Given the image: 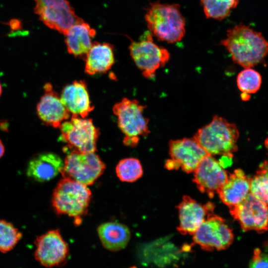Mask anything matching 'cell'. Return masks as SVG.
<instances>
[{
    "instance_id": "4",
    "label": "cell",
    "mask_w": 268,
    "mask_h": 268,
    "mask_svg": "<svg viewBox=\"0 0 268 268\" xmlns=\"http://www.w3.org/2000/svg\"><path fill=\"white\" fill-rule=\"evenodd\" d=\"M91 195L87 185L63 177L53 191L52 206L57 214L73 217L75 224H79L87 212Z\"/></svg>"
},
{
    "instance_id": "28",
    "label": "cell",
    "mask_w": 268,
    "mask_h": 268,
    "mask_svg": "<svg viewBox=\"0 0 268 268\" xmlns=\"http://www.w3.org/2000/svg\"><path fill=\"white\" fill-rule=\"evenodd\" d=\"M249 267L250 268H268V254L262 252L258 248L255 249Z\"/></svg>"
},
{
    "instance_id": "32",
    "label": "cell",
    "mask_w": 268,
    "mask_h": 268,
    "mask_svg": "<svg viewBox=\"0 0 268 268\" xmlns=\"http://www.w3.org/2000/svg\"><path fill=\"white\" fill-rule=\"evenodd\" d=\"M130 268H136L135 267H131Z\"/></svg>"
},
{
    "instance_id": "26",
    "label": "cell",
    "mask_w": 268,
    "mask_h": 268,
    "mask_svg": "<svg viewBox=\"0 0 268 268\" xmlns=\"http://www.w3.org/2000/svg\"><path fill=\"white\" fill-rule=\"evenodd\" d=\"M262 84V77L256 70L245 68L237 77V84L243 94H253L257 92Z\"/></svg>"
},
{
    "instance_id": "9",
    "label": "cell",
    "mask_w": 268,
    "mask_h": 268,
    "mask_svg": "<svg viewBox=\"0 0 268 268\" xmlns=\"http://www.w3.org/2000/svg\"><path fill=\"white\" fill-rule=\"evenodd\" d=\"M34 12L49 28L65 35L73 24L83 20L67 0H33Z\"/></svg>"
},
{
    "instance_id": "3",
    "label": "cell",
    "mask_w": 268,
    "mask_h": 268,
    "mask_svg": "<svg viewBox=\"0 0 268 268\" xmlns=\"http://www.w3.org/2000/svg\"><path fill=\"white\" fill-rule=\"evenodd\" d=\"M239 135L235 124L215 115L211 122L200 129L193 137L208 155L233 156L238 149Z\"/></svg>"
},
{
    "instance_id": "18",
    "label": "cell",
    "mask_w": 268,
    "mask_h": 268,
    "mask_svg": "<svg viewBox=\"0 0 268 268\" xmlns=\"http://www.w3.org/2000/svg\"><path fill=\"white\" fill-rule=\"evenodd\" d=\"M64 162L57 154L44 152L35 156L28 163L26 174L38 182L48 181L61 173Z\"/></svg>"
},
{
    "instance_id": "8",
    "label": "cell",
    "mask_w": 268,
    "mask_h": 268,
    "mask_svg": "<svg viewBox=\"0 0 268 268\" xmlns=\"http://www.w3.org/2000/svg\"><path fill=\"white\" fill-rule=\"evenodd\" d=\"M105 165L95 152L69 151L61 172L63 178L74 180L87 186L93 184L103 173Z\"/></svg>"
},
{
    "instance_id": "22",
    "label": "cell",
    "mask_w": 268,
    "mask_h": 268,
    "mask_svg": "<svg viewBox=\"0 0 268 268\" xmlns=\"http://www.w3.org/2000/svg\"><path fill=\"white\" fill-rule=\"evenodd\" d=\"M97 232L103 246L111 251H118L125 248L131 238L129 228L117 222L102 223L97 228Z\"/></svg>"
},
{
    "instance_id": "25",
    "label": "cell",
    "mask_w": 268,
    "mask_h": 268,
    "mask_svg": "<svg viewBox=\"0 0 268 268\" xmlns=\"http://www.w3.org/2000/svg\"><path fill=\"white\" fill-rule=\"evenodd\" d=\"M22 237V233L12 223L0 220V252L5 253L11 251Z\"/></svg>"
},
{
    "instance_id": "17",
    "label": "cell",
    "mask_w": 268,
    "mask_h": 268,
    "mask_svg": "<svg viewBox=\"0 0 268 268\" xmlns=\"http://www.w3.org/2000/svg\"><path fill=\"white\" fill-rule=\"evenodd\" d=\"M60 98L72 115L85 118L94 108L90 100L87 83L83 80H75L65 86Z\"/></svg>"
},
{
    "instance_id": "27",
    "label": "cell",
    "mask_w": 268,
    "mask_h": 268,
    "mask_svg": "<svg viewBox=\"0 0 268 268\" xmlns=\"http://www.w3.org/2000/svg\"><path fill=\"white\" fill-rule=\"evenodd\" d=\"M250 191L268 206V176L257 172V174L250 178Z\"/></svg>"
},
{
    "instance_id": "31",
    "label": "cell",
    "mask_w": 268,
    "mask_h": 268,
    "mask_svg": "<svg viewBox=\"0 0 268 268\" xmlns=\"http://www.w3.org/2000/svg\"><path fill=\"white\" fill-rule=\"evenodd\" d=\"M1 92H2V89H1V84L0 83V96L1 94Z\"/></svg>"
},
{
    "instance_id": "7",
    "label": "cell",
    "mask_w": 268,
    "mask_h": 268,
    "mask_svg": "<svg viewBox=\"0 0 268 268\" xmlns=\"http://www.w3.org/2000/svg\"><path fill=\"white\" fill-rule=\"evenodd\" d=\"M129 49L136 66L147 78L154 77L156 70L170 59L168 51L154 43L150 32H145L138 41H132Z\"/></svg>"
},
{
    "instance_id": "24",
    "label": "cell",
    "mask_w": 268,
    "mask_h": 268,
    "mask_svg": "<svg viewBox=\"0 0 268 268\" xmlns=\"http://www.w3.org/2000/svg\"><path fill=\"white\" fill-rule=\"evenodd\" d=\"M116 173L121 181L132 183L141 177L143 169L139 160L135 158H127L119 162L116 167Z\"/></svg>"
},
{
    "instance_id": "21",
    "label": "cell",
    "mask_w": 268,
    "mask_h": 268,
    "mask_svg": "<svg viewBox=\"0 0 268 268\" xmlns=\"http://www.w3.org/2000/svg\"><path fill=\"white\" fill-rule=\"evenodd\" d=\"M84 60L87 74L105 73L115 63L114 46L108 43L94 42Z\"/></svg>"
},
{
    "instance_id": "15",
    "label": "cell",
    "mask_w": 268,
    "mask_h": 268,
    "mask_svg": "<svg viewBox=\"0 0 268 268\" xmlns=\"http://www.w3.org/2000/svg\"><path fill=\"white\" fill-rule=\"evenodd\" d=\"M177 208L179 218L178 231L182 234L193 235L208 214L213 212L214 205L210 202L202 204L184 196Z\"/></svg>"
},
{
    "instance_id": "19",
    "label": "cell",
    "mask_w": 268,
    "mask_h": 268,
    "mask_svg": "<svg viewBox=\"0 0 268 268\" xmlns=\"http://www.w3.org/2000/svg\"><path fill=\"white\" fill-rule=\"evenodd\" d=\"M250 178L240 169L228 175L217 194L221 201L230 208L243 201L250 193Z\"/></svg>"
},
{
    "instance_id": "20",
    "label": "cell",
    "mask_w": 268,
    "mask_h": 268,
    "mask_svg": "<svg viewBox=\"0 0 268 268\" xmlns=\"http://www.w3.org/2000/svg\"><path fill=\"white\" fill-rule=\"evenodd\" d=\"M95 35V29L83 20L73 24L64 35L68 53L75 57L84 59L93 44L92 39Z\"/></svg>"
},
{
    "instance_id": "6",
    "label": "cell",
    "mask_w": 268,
    "mask_h": 268,
    "mask_svg": "<svg viewBox=\"0 0 268 268\" xmlns=\"http://www.w3.org/2000/svg\"><path fill=\"white\" fill-rule=\"evenodd\" d=\"M59 128L61 140L67 143L66 150L82 153L96 151L99 130L91 119L72 115L70 120L63 122Z\"/></svg>"
},
{
    "instance_id": "11",
    "label": "cell",
    "mask_w": 268,
    "mask_h": 268,
    "mask_svg": "<svg viewBox=\"0 0 268 268\" xmlns=\"http://www.w3.org/2000/svg\"><path fill=\"white\" fill-rule=\"evenodd\" d=\"M34 243V257L41 265L47 268L63 266L67 261L69 250L60 230H51L37 237Z\"/></svg>"
},
{
    "instance_id": "5",
    "label": "cell",
    "mask_w": 268,
    "mask_h": 268,
    "mask_svg": "<svg viewBox=\"0 0 268 268\" xmlns=\"http://www.w3.org/2000/svg\"><path fill=\"white\" fill-rule=\"evenodd\" d=\"M145 108L138 101L127 98L114 105L113 112L117 118L119 129L124 134L123 142L126 145L136 146L141 136H146L150 133L148 119L143 115Z\"/></svg>"
},
{
    "instance_id": "16",
    "label": "cell",
    "mask_w": 268,
    "mask_h": 268,
    "mask_svg": "<svg viewBox=\"0 0 268 268\" xmlns=\"http://www.w3.org/2000/svg\"><path fill=\"white\" fill-rule=\"evenodd\" d=\"M44 89V93L37 105V114L45 124L60 128L61 124L69 118L70 113L50 83L45 84Z\"/></svg>"
},
{
    "instance_id": "13",
    "label": "cell",
    "mask_w": 268,
    "mask_h": 268,
    "mask_svg": "<svg viewBox=\"0 0 268 268\" xmlns=\"http://www.w3.org/2000/svg\"><path fill=\"white\" fill-rule=\"evenodd\" d=\"M229 210L244 231L263 233L268 230V206L251 193Z\"/></svg>"
},
{
    "instance_id": "10",
    "label": "cell",
    "mask_w": 268,
    "mask_h": 268,
    "mask_svg": "<svg viewBox=\"0 0 268 268\" xmlns=\"http://www.w3.org/2000/svg\"><path fill=\"white\" fill-rule=\"evenodd\" d=\"M193 240L206 251L221 250L232 243L234 235L225 220L212 212L194 233Z\"/></svg>"
},
{
    "instance_id": "14",
    "label": "cell",
    "mask_w": 268,
    "mask_h": 268,
    "mask_svg": "<svg viewBox=\"0 0 268 268\" xmlns=\"http://www.w3.org/2000/svg\"><path fill=\"white\" fill-rule=\"evenodd\" d=\"M193 181L201 193L212 198L227 180L228 174L218 160L207 154L194 172Z\"/></svg>"
},
{
    "instance_id": "1",
    "label": "cell",
    "mask_w": 268,
    "mask_h": 268,
    "mask_svg": "<svg viewBox=\"0 0 268 268\" xmlns=\"http://www.w3.org/2000/svg\"><path fill=\"white\" fill-rule=\"evenodd\" d=\"M220 44L230 54L233 62L244 68L261 63L268 54V42L261 32L243 24L227 31Z\"/></svg>"
},
{
    "instance_id": "23",
    "label": "cell",
    "mask_w": 268,
    "mask_h": 268,
    "mask_svg": "<svg viewBox=\"0 0 268 268\" xmlns=\"http://www.w3.org/2000/svg\"><path fill=\"white\" fill-rule=\"evenodd\" d=\"M239 0H201L204 14L207 18L222 20L230 14Z\"/></svg>"
},
{
    "instance_id": "29",
    "label": "cell",
    "mask_w": 268,
    "mask_h": 268,
    "mask_svg": "<svg viewBox=\"0 0 268 268\" xmlns=\"http://www.w3.org/2000/svg\"><path fill=\"white\" fill-rule=\"evenodd\" d=\"M257 172L265 174L268 176V159L260 165Z\"/></svg>"
},
{
    "instance_id": "12",
    "label": "cell",
    "mask_w": 268,
    "mask_h": 268,
    "mask_svg": "<svg viewBox=\"0 0 268 268\" xmlns=\"http://www.w3.org/2000/svg\"><path fill=\"white\" fill-rule=\"evenodd\" d=\"M171 157L165 167L169 170L181 168L187 173H193L201 160L207 154L194 138L171 140L169 142Z\"/></svg>"
},
{
    "instance_id": "30",
    "label": "cell",
    "mask_w": 268,
    "mask_h": 268,
    "mask_svg": "<svg viewBox=\"0 0 268 268\" xmlns=\"http://www.w3.org/2000/svg\"><path fill=\"white\" fill-rule=\"evenodd\" d=\"M4 152V145L0 139V158L3 156Z\"/></svg>"
},
{
    "instance_id": "2",
    "label": "cell",
    "mask_w": 268,
    "mask_h": 268,
    "mask_svg": "<svg viewBox=\"0 0 268 268\" xmlns=\"http://www.w3.org/2000/svg\"><path fill=\"white\" fill-rule=\"evenodd\" d=\"M144 17L150 33L160 40L174 43L185 34L186 20L179 4L151 3Z\"/></svg>"
}]
</instances>
